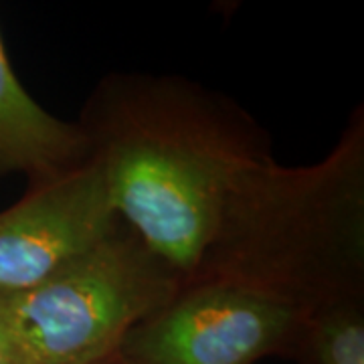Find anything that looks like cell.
Returning <instances> with one entry per match:
<instances>
[{
    "mask_svg": "<svg viewBox=\"0 0 364 364\" xmlns=\"http://www.w3.org/2000/svg\"><path fill=\"white\" fill-rule=\"evenodd\" d=\"M77 124L117 217L182 286L203 279L237 196L272 160L269 134L221 91L168 73H107Z\"/></svg>",
    "mask_w": 364,
    "mask_h": 364,
    "instance_id": "6da1fadb",
    "label": "cell"
},
{
    "mask_svg": "<svg viewBox=\"0 0 364 364\" xmlns=\"http://www.w3.org/2000/svg\"><path fill=\"white\" fill-rule=\"evenodd\" d=\"M251 287L304 314L364 299V107L328 156L310 166L275 158L253 172L200 282Z\"/></svg>",
    "mask_w": 364,
    "mask_h": 364,
    "instance_id": "7a4b0ae2",
    "label": "cell"
},
{
    "mask_svg": "<svg viewBox=\"0 0 364 364\" xmlns=\"http://www.w3.org/2000/svg\"><path fill=\"white\" fill-rule=\"evenodd\" d=\"M182 282L126 223L43 284L4 296L35 364L116 356L126 334L178 294Z\"/></svg>",
    "mask_w": 364,
    "mask_h": 364,
    "instance_id": "3957f363",
    "label": "cell"
},
{
    "mask_svg": "<svg viewBox=\"0 0 364 364\" xmlns=\"http://www.w3.org/2000/svg\"><path fill=\"white\" fill-rule=\"evenodd\" d=\"M306 314L251 287L207 279L186 284L134 326L124 364H255L291 356Z\"/></svg>",
    "mask_w": 364,
    "mask_h": 364,
    "instance_id": "277c9868",
    "label": "cell"
},
{
    "mask_svg": "<svg viewBox=\"0 0 364 364\" xmlns=\"http://www.w3.org/2000/svg\"><path fill=\"white\" fill-rule=\"evenodd\" d=\"M100 162L53 181L28 184L23 198L0 213V296L43 284L119 227Z\"/></svg>",
    "mask_w": 364,
    "mask_h": 364,
    "instance_id": "5b68a950",
    "label": "cell"
},
{
    "mask_svg": "<svg viewBox=\"0 0 364 364\" xmlns=\"http://www.w3.org/2000/svg\"><path fill=\"white\" fill-rule=\"evenodd\" d=\"M91 156L77 122L49 114L14 75L0 39V178L21 172L28 184L63 176Z\"/></svg>",
    "mask_w": 364,
    "mask_h": 364,
    "instance_id": "8992f818",
    "label": "cell"
},
{
    "mask_svg": "<svg viewBox=\"0 0 364 364\" xmlns=\"http://www.w3.org/2000/svg\"><path fill=\"white\" fill-rule=\"evenodd\" d=\"M289 358L299 364H364V299L306 314Z\"/></svg>",
    "mask_w": 364,
    "mask_h": 364,
    "instance_id": "52a82bcc",
    "label": "cell"
},
{
    "mask_svg": "<svg viewBox=\"0 0 364 364\" xmlns=\"http://www.w3.org/2000/svg\"><path fill=\"white\" fill-rule=\"evenodd\" d=\"M0 364H35L4 296H0Z\"/></svg>",
    "mask_w": 364,
    "mask_h": 364,
    "instance_id": "ba28073f",
    "label": "cell"
},
{
    "mask_svg": "<svg viewBox=\"0 0 364 364\" xmlns=\"http://www.w3.org/2000/svg\"><path fill=\"white\" fill-rule=\"evenodd\" d=\"M90 364H124L119 360V356H109V358H105V360H97V363H90Z\"/></svg>",
    "mask_w": 364,
    "mask_h": 364,
    "instance_id": "9c48e42d",
    "label": "cell"
}]
</instances>
